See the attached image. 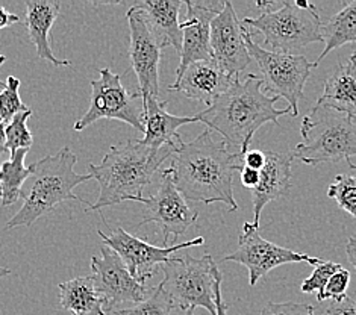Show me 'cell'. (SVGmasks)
Wrapping results in <instances>:
<instances>
[{"label":"cell","instance_id":"1","mask_svg":"<svg viewBox=\"0 0 356 315\" xmlns=\"http://www.w3.org/2000/svg\"><path fill=\"white\" fill-rule=\"evenodd\" d=\"M244 167L241 153H232L225 143H217L209 129L184 143L170 156L168 172L184 199L225 203L229 211L238 209L234 197V176Z\"/></svg>","mask_w":356,"mask_h":315},{"label":"cell","instance_id":"2","mask_svg":"<svg viewBox=\"0 0 356 315\" xmlns=\"http://www.w3.org/2000/svg\"><path fill=\"white\" fill-rule=\"evenodd\" d=\"M277 100L279 97L264 91L262 78L249 73L243 81L236 78L213 105L197 114V118L209 131L222 135L226 147L232 153L244 155L262 124L270 122L279 124V118L291 114L290 108L276 109Z\"/></svg>","mask_w":356,"mask_h":315},{"label":"cell","instance_id":"3","mask_svg":"<svg viewBox=\"0 0 356 315\" xmlns=\"http://www.w3.org/2000/svg\"><path fill=\"white\" fill-rule=\"evenodd\" d=\"M175 149H152L140 140L115 144L100 164H90V175L96 179L100 193L87 211H99L122 202H140L161 164L173 155Z\"/></svg>","mask_w":356,"mask_h":315},{"label":"cell","instance_id":"4","mask_svg":"<svg viewBox=\"0 0 356 315\" xmlns=\"http://www.w3.org/2000/svg\"><path fill=\"white\" fill-rule=\"evenodd\" d=\"M76 163H78V156L69 147H64L56 155L46 156L31 164L29 168L32 170L33 177L32 186L23 197V207L8 221L5 229L10 231L20 226L28 227L65 200H76L88 207L90 203L74 195L73 190L78 185L91 181L92 176L90 173H76Z\"/></svg>","mask_w":356,"mask_h":315},{"label":"cell","instance_id":"5","mask_svg":"<svg viewBox=\"0 0 356 315\" xmlns=\"http://www.w3.org/2000/svg\"><path fill=\"white\" fill-rule=\"evenodd\" d=\"M300 134L303 141L290 156L307 165L338 163L356 156V118L323 105L311 108L305 115Z\"/></svg>","mask_w":356,"mask_h":315},{"label":"cell","instance_id":"6","mask_svg":"<svg viewBox=\"0 0 356 315\" xmlns=\"http://www.w3.org/2000/svg\"><path fill=\"white\" fill-rule=\"evenodd\" d=\"M164 273L163 286L175 306L182 311L205 308L209 315H216L214 289L223 275L209 253L202 258L172 257L161 266Z\"/></svg>","mask_w":356,"mask_h":315},{"label":"cell","instance_id":"7","mask_svg":"<svg viewBox=\"0 0 356 315\" xmlns=\"http://www.w3.org/2000/svg\"><path fill=\"white\" fill-rule=\"evenodd\" d=\"M245 28L257 29L264 35V45L271 52L291 54L311 42H323L321 19L316 5L299 8L296 2L284 0L282 6L273 13H262L241 22Z\"/></svg>","mask_w":356,"mask_h":315},{"label":"cell","instance_id":"8","mask_svg":"<svg viewBox=\"0 0 356 315\" xmlns=\"http://www.w3.org/2000/svg\"><path fill=\"white\" fill-rule=\"evenodd\" d=\"M244 41L249 55L257 63L264 81V91L270 96L285 99L293 117L299 115V100L303 97V87L309 79L314 64L307 56L271 52L253 40L249 28L244 26Z\"/></svg>","mask_w":356,"mask_h":315},{"label":"cell","instance_id":"9","mask_svg":"<svg viewBox=\"0 0 356 315\" xmlns=\"http://www.w3.org/2000/svg\"><path fill=\"white\" fill-rule=\"evenodd\" d=\"M99 79L91 81L90 106L82 118L74 123L73 129L81 132L102 118L124 122L134 129L144 134L143 108L138 106L140 92H131L122 83V76L113 73L111 69H102Z\"/></svg>","mask_w":356,"mask_h":315},{"label":"cell","instance_id":"10","mask_svg":"<svg viewBox=\"0 0 356 315\" xmlns=\"http://www.w3.org/2000/svg\"><path fill=\"white\" fill-rule=\"evenodd\" d=\"M223 261L238 262L249 271V284L253 286L258 280L266 277L271 270L281 267L284 264L308 262L311 266H320L325 262L320 258L309 257L307 253H298L285 247L264 240L259 235V226L245 221L238 236V249L226 255Z\"/></svg>","mask_w":356,"mask_h":315},{"label":"cell","instance_id":"11","mask_svg":"<svg viewBox=\"0 0 356 315\" xmlns=\"http://www.w3.org/2000/svg\"><path fill=\"white\" fill-rule=\"evenodd\" d=\"M97 234L104 240L105 245L113 249L122 258L131 275L141 284H146V280L155 275L156 268L170 259L176 252L205 244V238L197 236L194 240L175 244L172 247H158L128 234L123 227H117L109 234L102 231Z\"/></svg>","mask_w":356,"mask_h":315},{"label":"cell","instance_id":"12","mask_svg":"<svg viewBox=\"0 0 356 315\" xmlns=\"http://www.w3.org/2000/svg\"><path fill=\"white\" fill-rule=\"evenodd\" d=\"M159 177L161 184L156 194L140 200V203L146 207V214L138 227L147 223H156L164 235L163 247H168L170 235L176 240L177 236L188 232V229L196 225L199 212L186 205L182 194L173 184L168 168L161 170Z\"/></svg>","mask_w":356,"mask_h":315},{"label":"cell","instance_id":"13","mask_svg":"<svg viewBox=\"0 0 356 315\" xmlns=\"http://www.w3.org/2000/svg\"><path fill=\"white\" fill-rule=\"evenodd\" d=\"M131 31V64L137 74L141 100L159 97V63L163 45L156 38L143 10L132 6L126 14Z\"/></svg>","mask_w":356,"mask_h":315},{"label":"cell","instance_id":"14","mask_svg":"<svg viewBox=\"0 0 356 315\" xmlns=\"http://www.w3.org/2000/svg\"><path fill=\"white\" fill-rule=\"evenodd\" d=\"M91 279L96 291L113 309L122 303H141L147 299L150 289L138 282L118 255L106 245L100 247V257L91 258Z\"/></svg>","mask_w":356,"mask_h":315},{"label":"cell","instance_id":"15","mask_svg":"<svg viewBox=\"0 0 356 315\" xmlns=\"http://www.w3.org/2000/svg\"><path fill=\"white\" fill-rule=\"evenodd\" d=\"M209 46L218 69L234 79L240 78V73L252 61L244 41V24L231 2H225L223 10L211 22Z\"/></svg>","mask_w":356,"mask_h":315},{"label":"cell","instance_id":"16","mask_svg":"<svg viewBox=\"0 0 356 315\" xmlns=\"http://www.w3.org/2000/svg\"><path fill=\"white\" fill-rule=\"evenodd\" d=\"M186 20L181 23L182 29V49H181V63L176 70V79H179L186 67L200 63L213 61V52L209 46L211 22L214 17L223 10L225 2L218 3H197L186 0Z\"/></svg>","mask_w":356,"mask_h":315},{"label":"cell","instance_id":"17","mask_svg":"<svg viewBox=\"0 0 356 315\" xmlns=\"http://www.w3.org/2000/svg\"><path fill=\"white\" fill-rule=\"evenodd\" d=\"M141 102L144 137L140 141L147 147L179 149L184 144L181 135L177 134L179 127L190 123H199L197 115L179 117L168 113V102H161L156 97H147Z\"/></svg>","mask_w":356,"mask_h":315},{"label":"cell","instance_id":"18","mask_svg":"<svg viewBox=\"0 0 356 315\" xmlns=\"http://www.w3.org/2000/svg\"><path fill=\"white\" fill-rule=\"evenodd\" d=\"M235 79L220 70L214 61H200L186 67L179 79H176L168 90L179 91L193 99L213 105V102L231 87Z\"/></svg>","mask_w":356,"mask_h":315},{"label":"cell","instance_id":"19","mask_svg":"<svg viewBox=\"0 0 356 315\" xmlns=\"http://www.w3.org/2000/svg\"><path fill=\"white\" fill-rule=\"evenodd\" d=\"M266 165L259 172V184L255 190H252L253 202V225L259 226L261 212L267 203L273 202L291 190L293 179V158L290 155L277 152L266 153Z\"/></svg>","mask_w":356,"mask_h":315},{"label":"cell","instance_id":"20","mask_svg":"<svg viewBox=\"0 0 356 315\" xmlns=\"http://www.w3.org/2000/svg\"><path fill=\"white\" fill-rule=\"evenodd\" d=\"M26 29L29 38L37 49V58L52 63L55 67L72 65L69 59H58L50 49V31L54 28L61 3L58 0H26Z\"/></svg>","mask_w":356,"mask_h":315},{"label":"cell","instance_id":"21","mask_svg":"<svg viewBox=\"0 0 356 315\" xmlns=\"http://www.w3.org/2000/svg\"><path fill=\"white\" fill-rule=\"evenodd\" d=\"M181 0H143L135 6L144 11L152 31L161 41L163 47L173 46L177 54L182 49V29L179 23Z\"/></svg>","mask_w":356,"mask_h":315},{"label":"cell","instance_id":"22","mask_svg":"<svg viewBox=\"0 0 356 315\" xmlns=\"http://www.w3.org/2000/svg\"><path fill=\"white\" fill-rule=\"evenodd\" d=\"M316 105H323L338 113L356 118V69L347 61L325 82V91Z\"/></svg>","mask_w":356,"mask_h":315},{"label":"cell","instance_id":"23","mask_svg":"<svg viewBox=\"0 0 356 315\" xmlns=\"http://www.w3.org/2000/svg\"><path fill=\"white\" fill-rule=\"evenodd\" d=\"M61 306L72 315H106V302L95 288L91 276H82L58 285Z\"/></svg>","mask_w":356,"mask_h":315},{"label":"cell","instance_id":"24","mask_svg":"<svg viewBox=\"0 0 356 315\" xmlns=\"http://www.w3.org/2000/svg\"><path fill=\"white\" fill-rule=\"evenodd\" d=\"M321 38L325 42V49L314 64V69L323 61L327 54L344 45L353 42L356 45V0L346 2L344 8L321 26Z\"/></svg>","mask_w":356,"mask_h":315},{"label":"cell","instance_id":"25","mask_svg":"<svg viewBox=\"0 0 356 315\" xmlns=\"http://www.w3.org/2000/svg\"><path fill=\"white\" fill-rule=\"evenodd\" d=\"M26 149H20L11 155L10 161L0 165V191H2V207H13L19 199L24 197L23 184L32 177V170L24 167Z\"/></svg>","mask_w":356,"mask_h":315},{"label":"cell","instance_id":"26","mask_svg":"<svg viewBox=\"0 0 356 315\" xmlns=\"http://www.w3.org/2000/svg\"><path fill=\"white\" fill-rule=\"evenodd\" d=\"M173 308V300L165 293L163 284H159L150 289V294L146 300L128 309L114 311V315H170Z\"/></svg>","mask_w":356,"mask_h":315},{"label":"cell","instance_id":"27","mask_svg":"<svg viewBox=\"0 0 356 315\" xmlns=\"http://www.w3.org/2000/svg\"><path fill=\"white\" fill-rule=\"evenodd\" d=\"M32 115V109L23 111V113L17 114L13 120L6 124V152H10L11 155L20 149L29 150L32 147L33 137L32 132L28 129V120Z\"/></svg>","mask_w":356,"mask_h":315},{"label":"cell","instance_id":"28","mask_svg":"<svg viewBox=\"0 0 356 315\" xmlns=\"http://www.w3.org/2000/svg\"><path fill=\"white\" fill-rule=\"evenodd\" d=\"M327 195L356 220V176L338 175L329 185Z\"/></svg>","mask_w":356,"mask_h":315},{"label":"cell","instance_id":"29","mask_svg":"<svg viewBox=\"0 0 356 315\" xmlns=\"http://www.w3.org/2000/svg\"><path fill=\"white\" fill-rule=\"evenodd\" d=\"M19 88H20V79H17L15 76H8L6 87L2 92H0V122L5 124L10 123L17 114L29 109L22 102Z\"/></svg>","mask_w":356,"mask_h":315},{"label":"cell","instance_id":"30","mask_svg":"<svg viewBox=\"0 0 356 315\" xmlns=\"http://www.w3.org/2000/svg\"><path fill=\"white\" fill-rule=\"evenodd\" d=\"M340 268H343V266H340V264H337V262H330V261H325V262H321L320 266H316V268H314V271H312V275L302 282V285H300L302 293L320 294L321 291H323L326 284L329 282L330 276H332L335 271H338Z\"/></svg>","mask_w":356,"mask_h":315},{"label":"cell","instance_id":"31","mask_svg":"<svg viewBox=\"0 0 356 315\" xmlns=\"http://www.w3.org/2000/svg\"><path fill=\"white\" fill-rule=\"evenodd\" d=\"M350 284V271L346 268H340L330 276L329 282L323 288V291L317 294V300L321 303L325 300L340 302L347 296V288Z\"/></svg>","mask_w":356,"mask_h":315},{"label":"cell","instance_id":"32","mask_svg":"<svg viewBox=\"0 0 356 315\" xmlns=\"http://www.w3.org/2000/svg\"><path fill=\"white\" fill-rule=\"evenodd\" d=\"M261 315H314V306L308 303H275L270 302L261 311Z\"/></svg>","mask_w":356,"mask_h":315},{"label":"cell","instance_id":"33","mask_svg":"<svg viewBox=\"0 0 356 315\" xmlns=\"http://www.w3.org/2000/svg\"><path fill=\"white\" fill-rule=\"evenodd\" d=\"M326 315H356V300L346 296L340 302H332L327 306Z\"/></svg>","mask_w":356,"mask_h":315},{"label":"cell","instance_id":"34","mask_svg":"<svg viewBox=\"0 0 356 315\" xmlns=\"http://www.w3.org/2000/svg\"><path fill=\"white\" fill-rule=\"evenodd\" d=\"M266 152L262 150H258V149H252V150H248L243 155V163H244V167L248 168H252V170H257V172H261L262 168H264L266 165Z\"/></svg>","mask_w":356,"mask_h":315},{"label":"cell","instance_id":"35","mask_svg":"<svg viewBox=\"0 0 356 315\" xmlns=\"http://www.w3.org/2000/svg\"><path fill=\"white\" fill-rule=\"evenodd\" d=\"M259 172L257 170H252L248 167H243L241 172H240V177H241V184L243 186L249 190H255L258 184H259Z\"/></svg>","mask_w":356,"mask_h":315},{"label":"cell","instance_id":"36","mask_svg":"<svg viewBox=\"0 0 356 315\" xmlns=\"http://www.w3.org/2000/svg\"><path fill=\"white\" fill-rule=\"evenodd\" d=\"M222 279L217 280L216 289H214V296H216V315H227V305L223 302L222 297Z\"/></svg>","mask_w":356,"mask_h":315},{"label":"cell","instance_id":"37","mask_svg":"<svg viewBox=\"0 0 356 315\" xmlns=\"http://www.w3.org/2000/svg\"><path fill=\"white\" fill-rule=\"evenodd\" d=\"M19 22H20V17L19 15H15V14L10 13L8 10H5L3 6H0V29L10 28L11 24L19 23Z\"/></svg>","mask_w":356,"mask_h":315},{"label":"cell","instance_id":"38","mask_svg":"<svg viewBox=\"0 0 356 315\" xmlns=\"http://www.w3.org/2000/svg\"><path fill=\"white\" fill-rule=\"evenodd\" d=\"M346 255H347V259H349V262L356 270V238L355 236H349V240H347Z\"/></svg>","mask_w":356,"mask_h":315},{"label":"cell","instance_id":"39","mask_svg":"<svg viewBox=\"0 0 356 315\" xmlns=\"http://www.w3.org/2000/svg\"><path fill=\"white\" fill-rule=\"evenodd\" d=\"M5 131H6V124L0 122V153L6 152V149H5V146H6V134H5Z\"/></svg>","mask_w":356,"mask_h":315},{"label":"cell","instance_id":"40","mask_svg":"<svg viewBox=\"0 0 356 315\" xmlns=\"http://www.w3.org/2000/svg\"><path fill=\"white\" fill-rule=\"evenodd\" d=\"M5 61H6V56L0 55V69H2V65L5 64ZM5 87H6V82H2V81H0V92H2V91L5 90Z\"/></svg>","mask_w":356,"mask_h":315},{"label":"cell","instance_id":"41","mask_svg":"<svg viewBox=\"0 0 356 315\" xmlns=\"http://www.w3.org/2000/svg\"><path fill=\"white\" fill-rule=\"evenodd\" d=\"M8 275H11V270L10 268H6V267H2L0 266V279H3L5 276H8Z\"/></svg>","mask_w":356,"mask_h":315},{"label":"cell","instance_id":"42","mask_svg":"<svg viewBox=\"0 0 356 315\" xmlns=\"http://www.w3.org/2000/svg\"><path fill=\"white\" fill-rule=\"evenodd\" d=\"M349 63L355 67V69H356V50H355V52L352 54V56L349 58Z\"/></svg>","mask_w":356,"mask_h":315},{"label":"cell","instance_id":"43","mask_svg":"<svg viewBox=\"0 0 356 315\" xmlns=\"http://www.w3.org/2000/svg\"><path fill=\"white\" fill-rule=\"evenodd\" d=\"M347 164H349V168H350V170H356V164H353L350 159H347Z\"/></svg>","mask_w":356,"mask_h":315},{"label":"cell","instance_id":"44","mask_svg":"<svg viewBox=\"0 0 356 315\" xmlns=\"http://www.w3.org/2000/svg\"><path fill=\"white\" fill-rule=\"evenodd\" d=\"M185 315H196V312H194V309H188L185 311Z\"/></svg>","mask_w":356,"mask_h":315},{"label":"cell","instance_id":"45","mask_svg":"<svg viewBox=\"0 0 356 315\" xmlns=\"http://www.w3.org/2000/svg\"><path fill=\"white\" fill-rule=\"evenodd\" d=\"M0 197H2V191H0Z\"/></svg>","mask_w":356,"mask_h":315}]
</instances>
